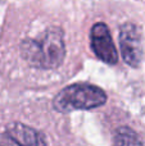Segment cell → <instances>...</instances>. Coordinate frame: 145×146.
Instances as JSON below:
<instances>
[{"instance_id":"3","label":"cell","mask_w":145,"mask_h":146,"mask_svg":"<svg viewBox=\"0 0 145 146\" xmlns=\"http://www.w3.org/2000/svg\"><path fill=\"white\" fill-rule=\"evenodd\" d=\"M118 42L123 62L131 68H139L144 55L143 35L140 27L132 22H126L121 25Z\"/></svg>"},{"instance_id":"2","label":"cell","mask_w":145,"mask_h":146,"mask_svg":"<svg viewBox=\"0 0 145 146\" xmlns=\"http://www.w3.org/2000/svg\"><path fill=\"white\" fill-rule=\"evenodd\" d=\"M108 96L102 87L92 83H72L62 88L53 99V108L58 113L91 110L105 105Z\"/></svg>"},{"instance_id":"4","label":"cell","mask_w":145,"mask_h":146,"mask_svg":"<svg viewBox=\"0 0 145 146\" xmlns=\"http://www.w3.org/2000/svg\"><path fill=\"white\" fill-rule=\"evenodd\" d=\"M90 46L92 53L103 63L114 66L118 62V51L113 42L110 30L104 22H96L90 30Z\"/></svg>"},{"instance_id":"5","label":"cell","mask_w":145,"mask_h":146,"mask_svg":"<svg viewBox=\"0 0 145 146\" xmlns=\"http://www.w3.org/2000/svg\"><path fill=\"white\" fill-rule=\"evenodd\" d=\"M0 146H48V142L36 128L15 122L0 133Z\"/></svg>"},{"instance_id":"6","label":"cell","mask_w":145,"mask_h":146,"mask_svg":"<svg viewBox=\"0 0 145 146\" xmlns=\"http://www.w3.org/2000/svg\"><path fill=\"white\" fill-rule=\"evenodd\" d=\"M113 146H145L138 132L128 126H121L114 129L112 137Z\"/></svg>"},{"instance_id":"1","label":"cell","mask_w":145,"mask_h":146,"mask_svg":"<svg viewBox=\"0 0 145 146\" xmlns=\"http://www.w3.org/2000/svg\"><path fill=\"white\" fill-rule=\"evenodd\" d=\"M64 32L58 26L46 28L40 36L22 42V55L39 69H57L66 59Z\"/></svg>"}]
</instances>
